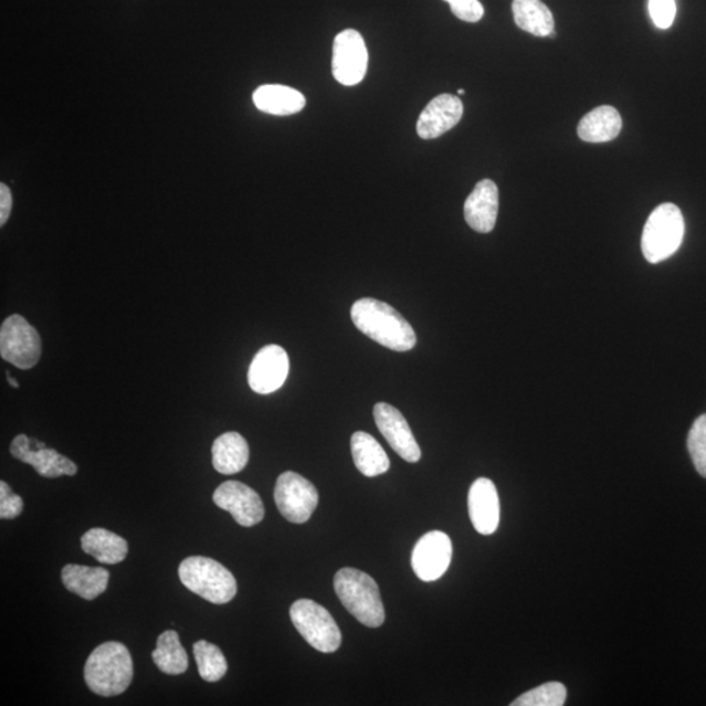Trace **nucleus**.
Wrapping results in <instances>:
<instances>
[{
	"label": "nucleus",
	"mask_w": 706,
	"mask_h": 706,
	"mask_svg": "<svg viewBox=\"0 0 706 706\" xmlns=\"http://www.w3.org/2000/svg\"><path fill=\"white\" fill-rule=\"evenodd\" d=\"M352 323L376 344L396 352H408L417 346L412 326L387 303L360 298L352 305Z\"/></svg>",
	"instance_id": "1"
},
{
	"label": "nucleus",
	"mask_w": 706,
	"mask_h": 706,
	"mask_svg": "<svg viewBox=\"0 0 706 706\" xmlns=\"http://www.w3.org/2000/svg\"><path fill=\"white\" fill-rule=\"evenodd\" d=\"M134 665L128 649L117 641H109L95 649L84 667V679L94 694L113 697L130 687Z\"/></svg>",
	"instance_id": "2"
},
{
	"label": "nucleus",
	"mask_w": 706,
	"mask_h": 706,
	"mask_svg": "<svg viewBox=\"0 0 706 706\" xmlns=\"http://www.w3.org/2000/svg\"><path fill=\"white\" fill-rule=\"evenodd\" d=\"M335 593L359 622L369 628L381 626L384 609L377 582L355 568L340 569L334 579Z\"/></svg>",
	"instance_id": "3"
},
{
	"label": "nucleus",
	"mask_w": 706,
	"mask_h": 706,
	"mask_svg": "<svg viewBox=\"0 0 706 706\" xmlns=\"http://www.w3.org/2000/svg\"><path fill=\"white\" fill-rule=\"evenodd\" d=\"M178 576L185 588L213 604L231 602L238 594V581L230 570L204 556L185 559L178 568Z\"/></svg>",
	"instance_id": "4"
},
{
	"label": "nucleus",
	"mask_w": 706,
	"mask_h": 706,
	"mask_svg": "<svg viewBox=\"0 0 706 706\" xmlns=\"http://www.w3.org/2000/svg\"><path fill=\"white\" fill-rule=\"evenodd\" d=\"M684 228L679 207L673 203L658 206L649 217L641 239L645 260L651 263L668 260L682 245Z\"/></svg>",
	"instance_id": "5"
},
{
	"label": "nucleus",
	"mask_w": 706,
	"mask_h": 706,
	"mask_svg": "<svg viewBox=\"0 0 706 706\" xmlns=\"http://www.w3.org/2000/svg\"><path fill=\"white\" fill-rule=\"evenodd\" d=\"M292 623L306 643L318 652H337L341 633L331 613L310 599H298L289 611Z\"/></svg>",
	"instance_id": "6"
},
{
	"label": "nucleus",
	"mask_w": 706,
	"mask_h": 706,
	"mask_svg": "<svg viewBox=\"0 0 706 706\" xmlns=\"http://www.w3.org/2000/svg\"><path fill=\"white\" fill-rule=\"evenodd\" d=\"M42 354V341L38 330L20 316L12 314L0 327V356L19 369L38 366Z\"/></svg>",
	"instance_id": "7"
},
{
	"label": "nucleus",
	"mask_w": 706,
	"mask_h": 706,
	"mask_svg": "<svg viewBox=\"0 0 706 706\" xmlns=\"http://www.w3.org/2000/svg\"><path fill=\"white\" fill-rule=\"evenodd\" d=\"M275 504L282 516L292 524H305L316 510L319 496L316 487L304 476L287 471L277 477Z\"/></svg>",
	"instance_id": "8"
},
{
	"label": "nucleus",
	"mask_w": 706,
	"mask_h": 706,
	"mask_svg": "<svg viewBox=\"0 0 706 706\" xmlns=\"http://www.w3.org/2000/svg\"><path fill=\"white\" fill-rule=\"evenodd\" d=\"M368 69V50L355 30L340 32L334 41L333 74L340 84L352 87L362 82Z\"/></svg>",
	"instance_id": "9"
},
{
	"label": "nucleus",
	"mask_w": 706,
	"mask_h": 706,
	"mask_svg": "<svg viewBox=\"0 0 706 706\" xmlns=\"http://www.w3.org/2000/svg\"><path fill=\"white\" fill-rule=\"evenodd\" d=\"M452 556V540L445 533H426L413 548L411 559L413 572L424 582L436 581L446 573Z\"/></svg>",
	"instance_id": "10"
},
{
	"label": "nucleus",
	"mask_w": 706,
	"mask_h": 706,
	"mask_svg": "<svg viewBox=\"0 0 706 706\" xmlns=\"http://www.w3.org/2000/svg\"><path fill=\"white\" fill-rule=\"evenodd\" d=\"M213 503L230 512L235 523L244 527L259 525L265 517V506L256 492L246 484L230 481L213 492Z\"/></svg>",
	"instance_id": "11"
},
{
	"label": "nucleus",
	"mask_w": 706,
	"mask_h": 706,
	"mask_svg": "<svg viewBox=\"0 0 706 706\" xmlns=\"http://www.w3.org/2000/svg\"><path fill=\"white\" fill-rule=\"evenodd\" d=\"M34 449L32 440L25 434H19L13 439L10 446V452L13 459L31 465L38 474L49 480L60 477L63 475L74 476L77 473V466L75 463L54 451V449H48L42 442L34 441Z\"/></svg>",
	"instance_id": "12"
},
{
	"label": "nucleus",
	"mask_w": 706,
	"mask_h": 706,
	"mask_svg": "<svg viewBox=\"0 0 706 706\" xmlns=\"http://www.w3.org/2000/svg\"><path fill=\"white\" fill-rule=\"evenodd\" d=\"M289 373V358L277 345L263 347L249 368L247 381L253 391L266 396L280 390Z\"/></svg>",
	"instance_id": "13"
},
{
	"label": "nucleus",
	"mask_w": 706,
	"mask_h": 706,
	"mask_svg": "<svg viewBox=\"0 0 706 706\" xmlns=\"http://www.w3.org/2000/svg\"><path fill=\"white\" fill-rule=\"evenodd\" d=\"M373 415L378 430L387 439L392 451L410 463H417L422 459V451L401 411L388 403H377Z\"/></svg>",
	"instance_id": "14"
},
{
	"label": "nucleus",
	"mask_w": 706,
	"mask_h": 706,
	"mask_svg": "<svg viewBox=\"0 0 706 706\" xmlns=\"http://www.w3.org/2000/svg\"><path fill=\"white\" fill-rule=\"evenodd\" d=\"M462 116L463 104L460 97L446 94L434 97L418 119L419 137L425 140L436 139L459 125Z\"/></svg>",
	"instance_id": "15"
},
{
	"label": "nucleus",
	"mask_w": 706,
	"mask_h": 706,
	"mask_svg": "<svg viewBox=\"0 0 706 706\" xmlns=\"http://www.w3.org/2000/svg\"><path fill=\"white\" fill-rule=\"evenodd\" d=\"M468 513L475 530L491 535L500 524V500L494 482L480 477L468 492Z\"/></svg>",
	"instance_id": "16"
},
{
	"label": "nucleus",
	"mask_w": 706,
	"mask_h": 706,
	"mask_svg": "<svg viewBox=\"0 0 706 706\" xmlns=\"http://www.w3.org/2000/svg\"><path fill=\"white\" fill-rule=\"evenodd\" d=\"M498 213V189L491 180L476 183L465 203V219L474 231L489 233L494 231Z\"/></svg>",
	"instance_id": "17"
},
{
	"label": "nucleus",
	"mask_w": 706,
	"mask_h": 706,
	"mask_svg": "<svg viewBox=\"0 0 706 706\" xmlns=\"http://www.w3.org/2000/svg\"><path fill=\"white\" fill-rule=\"evenodd\" d=\"M110 573L103 567L67 565L62 569V582L71 593L94 601L108 589Z\"/></svg>",
	"instance_id": "18"
},
{
	"label": "nucleus",
	"mask_w": 706,
	"mask_h": 706,
	"mask_svg": "<svg viewBox=\"0 0 706 706\" xmlns=\"http://www.w3.org/2000/svg\"><path fill=\"white\" fill-rule=\"evenodd\" d=\"M256 108L274 116H291L304 109L306 99L302 92L280 84L262 85L254 92Z\"/></svg>",
	"instance_id": "19"
},
{
	"label": "nucleus",
	"mask_w": 706,
	"mask_h": 706,
	"mask_svg": "<svg viewBox=\"0 0 706 706\" xmlns=\"http://www.w3.org/2000/svg\"><path fill=\"white\" fill-rule=\"evenodd\" d=\"M249 462V445L238 432H226L213 442L212 465L218 473L233 475L241 473Z\"/></svg>",
	"instance_id": "20"
},
{
	"label": "nucleus",
	"mask_w": 706,
	"mask_h": 706,
	"mask_svg": "<svg viewBox=\"0 0 706 706\" xmlns=\"http://www.w3.org/2000/svg\"><path fill=\"white\" fill-rule=\"evenodd\" d=\"M623 120L612 106H599L581 119L577 133L580 139L588 143H605L618 137L622 131Z\"/></svg>",
	"instance_id": "21"
},
{
	"label": "nucleus",
	"mask_w": 706,
	"mask_h": 706,
	"mask_svg": "<svg viewBox=\"0 0 706 706\" xmlns=\"http://www.w3.org/2000/svg\"><path fill=\"white\" fill-rule=\"evenodd\" d=\"M351 452L355 466L362 475L375 477L388 473L390 460L387 452L373 436L366 432H356L351 438Z\"/></svg>",
	"instance_id": "22"
},
{
	"label": "nucleus",
	"mask_w": 706,
	"mask_h": 706,
	"mask_svg": "<svg viewBox=\"0 0 706 706\" xmlns=\"http://www.w3.org/2000/svg\"><path fill=\"white\" fill-rule=\"evenodd\" d=\"M82 549L102 565H118L126 559L128 552L127 541L105 529H91L82 537Z\"/></svg>",
	"instance_id": "23"
},
{
	"label": "nucleus",
	"mask_w": 706,
	"mask_h": 706,
	"mask_svg": "<svg viewBox=\"0 0 706 706\" xmlns=\"http://www.w3.org/2000/svg\"><path fill=\"white\" fill-rule=\"evenodd\" d=\"M512 10L519 30L537 38L555 35L552 12L541 0H513Z\"/></svg>",
	"instance_id": "24"
},
{
	"label": "nucleus",
	"mask_w": 706,
	"mask_h": 706,
	"mask_svg": "<svg viewBox=\"0 0 706 706\" xmlns=\"http://www.w3.org/2000/svg\"><path fill=\"white\" fill-rule=\"evenodd\" d=\"M152 660L160 672L168 675H181L187 673L189 667L188 654L176 631H166L160 634Z\"/></svg>",
	"instance_id": "25"
},
{
	"label": "nucleus",
	"mask_w": 706,
	"mask_h": 706,
	"mask_svg": "<svg viewBox=\"0 0 706 706\" xmlns=\"http://www.w3.org/2000/svg\"><path fill=\"white\" fill-rule=\"evenodd\" d=\"M192 653H194L198 672L203 681L215 683L225 676L228 663L225 655L217 645L209 643V641L199 640L192 646Z\"/></svg>",
	"instance_id": "26"
},
{
	"label": "nucleus",
	"mask_w": 706,
	"mask_h": 706,
	"mask_svg": "<svg viewBox=\"0 0 706 706\" xmlns=\"http://www.w3.org/2000/svg\"><path fill=\"white\" fill-rule=\"evenodd\" d=\"M567 700V688L559 682H549L527 691L512 706H562Z\"/></svg>",
	"instance_id": "27"
},
{
	"label": "nucleus",
	"mask_w": 706,
	"mask_h": 706,
	"mask_svg": "<svg viewBox=\"0 0 706 706\" xmlns=\"http://www.w3.org/2000/svg\"><path fill=\"white\" fill-rule=\"evenodd\" d=\"M687 445L697 473L706 480V413L692 425Z\"/></svg>",
	"instance_id": "28"
},
{
	"label": "nucleus",
	"mask_w": 706,
	"mask_h": 706,
	"mask_svg": "<svg viewBox=\"0 0 706 706\" xmlns=\"http://www.w3.org/2000/svg\"><path fill=\"white\" fill-rule=\"evenodd\" d=\"M649 12L655 27L668 30L676 17V0H649Z\"/></svg>",
	"instance_id": "29"
},
{
	"label": "nucleus",
	"mask_w": 706,
	"mask_h": 706,
	"mask_svg": "<svg viewBox=\"0 0 706 706\" xmlns=\"http://www.w3.org/2000/svg\"><path fill=\"white\" fill-rule=\"evenodd\" d=\"M24 502L19 495L13 494L9 484L0 482V518L13 519L21 515Z\"/></svg>",
	"instance_id": "30"
},
{
	"label": "nucleus",
	"mask_w": 706,
	"mask_h": 706,
	"mask_svg": "<svg viewBox=\"0 0 706 706\" xmlns=\"http://www.w3.org/2000/svg\"><path fill=\"white\" fill-rule=\"evenodd\" d=\"M453 15L467 23H477L484 15V9L480 0H454L451 3Z\"/></svg>",
	"instance_id": "31"
},
{
	"label": "nucleus",
	"mask_w": 706,
	"mask_h": 706,
	"mask_svg": "<svg viewBox=\"0 0 706 706\" xmlns=\"http://www.w3.org/2000/svg\"><path fill=\"white\" fill-rule=\"evenodd\" d=\"M12 194L6 183L0 185V225H4L11 215Z\"/></svg>",
	"instance_id": "32"
},
{
	"label": "nucleus",
	"mask_w": 706,
	"mask_h": 706,
	"mask_svg": "<svg viewBox=\"0 0 706 706\" xmlns=\"http://www.w3.org/2000/svg\"><path fill=\"white\" fill-rule=\"evenodd\" d=\"M7 380H9V382L11 383L12 388H19V383L17 380H13V378L10 376V373H7Z\"/></svg>",
	"instance_id": "33"
},
{
	"label": "nucleus",
	"mask_w": 706,
	"mask_h": 706,
	"mask_svg": "<svg viewBox=\"0 0 706 706\" xmlns=\"http://www.w3.org/2000/svg\"><path fill=\"white\" fill-rule=\"evenodd\" d=\"M459 95H460V96L465 95V91H463V89H459Z\"/></svg>",
	"instance_id": "34"
},
{
	"label": "nucleus",
	"mask_w": 706,
	"mask_h": 706,
	"mask_svg": "<svg viewBox=\"0 0 706 706\" xmlns=\"http://www.w3.org/2000/svg\"><path fill=\"white\" fill-rule=\"evenodd\" d=\"M445 2H447L449 4L453 3L454 0H445Z\"/></svg>",
	"instance_id": "35"
}]
</instances>
